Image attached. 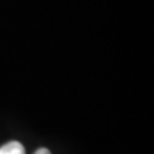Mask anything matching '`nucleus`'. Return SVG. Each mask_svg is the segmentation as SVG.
<instances>
[{
    "label": "nucleus",
    "instance_id": "1",
    "mask_svg": "<svg viewBox=\"0 0 154 154\" xmlns=\"http://www.w3.org/2000/svg\"><path fill=\"white\" fill-rule=\"evenodd\" d=\"M0 154H26V150L19 141H9L0 147Z\"/></svg>",
    "mask_w": 154,
    "mask_h": 154
},
{
    "label": "nucleus",
    "instance_id": "2",
    "mask_svg": "<svg viewBox=\"0 0 154 154\" xmlns=\"http://www.w3.org/2000/svg\"><path fill=\"white\" fill-rule=\"evenodd\" d=\"M34 154H51V153H50V150H47V149H44V147H42V149H38Z\"/></svg>",
    "mask_w": 154,
    "mask_h": 154
}]
</instances>
